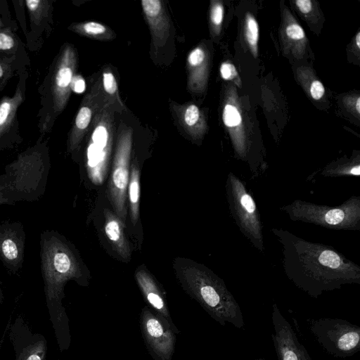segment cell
I'll return each instance as SVG.
<instances>
[{"label": "cell", "instance_id": "d6a6232c", "mask_svg": "<svg viewBox=\"0 0 360 360\" xmlns=\"http://www.w3.org/2000/svg\"><path fill=\"white\" fill-rule=\"evenodd\" d=\"M70 88L71 90L77 94L84 92L86 88V84L83 77L79 75L73 76L70 84Z\"/></svg>", "mask_w": 360, "mask_h": 360}, {"label": "cell", "instance_id": "ffe728a7", "mask_svg": "<svg viewBox=\"0 0 360 360\" xmlns=\"http://www.w3.org/2000/svg\"><path fill=\"white\" fill-rule=\"evenodd\" d=\"M245 36L252 54L256 57L257 56L259 27L254 16L250 13H248L245 18Z\"/></svg>", "mask_w": 360, "mask_h": 360}, {"label": "cell", "instance_id": "5bb4252c", "mask_svg": "<svg viewBox=\"0 0 360 360\" xmlns=\"http://www.w3.org/2000/svg\"><path fill=\"white\" fill-rule=\"evenodd\" d=\"M222 119L231 134L237 153L243 158L245 155V138L243 119L238 106L231 98L223 109Z\"/></svg>", "mask_w": 360, "mask_h": 360}, {"label": "cell", "instance_id": "ac0fdd59", "mask_svg": "<svg viewBox=\"0 0 360 360\" xmlns=\"http://www.w3.org/2000/svg\"><path fill=\"white\" fill-rule=\"evenodd\" d=\"M321 175L326 177H358L360 175V164L359 161H353L347 164L328 166L321 172Z\"/></svg>", "mask_w": 360, "mask_h": 360}, {"label": "cell", "instance_id": "277c9868", "mask_svg": "<svg viewBox=\"0 0 360 360\" xmlns=\"http://www.w3.org/2000/svg\"><path fill=\"white\" fill-rule=\"evenodd\" d=\"M51 168L46 143H37L20 153L0 174V193L13 205L34 202L44 194Z\"/></svg>", "mask_w": 360, "mask_h": 360}, {"label": "cell", "instance_id": "603a6c76", "mask_svg": "<svg viewBox=\"0 0 360 360\" xmlns=\"http://www.w3.org/2000/svg\"><path fill=\"white\" fill-rule=\"evenodd\" d=\"M17 45L15 35L8 30L0 28V51H11Z\"/></svg>", "mask_w": 360, "mask_h": 360}, {"label": "cell", "instance_id": "8d00e7d4", "mask_svg": "<svg viewBox=\"0 0 360 360\" xmlns=\"http://www.w3.org/2000/svg\"><path fill=\"white\" fill-rule=\"evenodd\" d=\"M354 108L358 114L360 112V98L358 96L354 103Z\"/></svg>", "mask_w": 360, "mask_h": 360}, {"label": "cell", "instance_id": "e0dca14e", "mask_svg": "<svg viewBox=\"0 0 360 360\" xmlns=\"http://www.w3.org/2000/svg\"><path fill=\"white\" fill-rule=\"evenodd\" d=\"M140 174L136 165L131 167L128 184V198L131 221L136 224L139 217Z\"/></svg>", "mask_w": 360, "mask_h": 360}, {"label": "cell", "instance_id": "4316f807", "mask_svg": "<svg viewBox=\"0 0 360 360\" xmlns=\"http://www.w3.org/2000/svg\"><path fill=\"white\" fill-rule=\"evenodd\" d=\"M224 8L219 2H216L212 6L210 19L216 29H219L223 21Z\"/></svg>", "mask_w": 360, "mask_h": 360}, {"label": "cell", "instance_id": "52a82bcc", "mask_svg": "<svg viewBox=\"0 0 360 360\" xmlns=\"http://www.w3.org/2000/svg\"><path fill=\"white\" fill-rule=\"evenodd\" d=\"M319 345L337 358L353 356L360 350V327L347 320L321 318L307 321Z\"/></svg>", "mask_w": 360, "mask_h": 360}, {"label": "cell", "instance_id": "9a60e30c", "mask_svg": "<svg viewBox=\"0 0 360 360\" xmlns=\"http://www.w3.org/2000/svg\"><path fill=\"white\" fill-rule=\"evenodd\" d=\"M104 230L113 249L124 259L131 257V249L124 232V223L110 210H104Z\"/></svg>", "mask_w": 360, "mask_h": 360}, {"label": "cell", "instance_id": "f1b7e54d", "mask_svg": "<svg viewBox=\"0 0 360 360\" xmlns=\"http://www.w3.org/2000/svg\"><path fill=\"white\" fill-rule=\"evenodd\" d=\"M205 51L200 47L194 49L188 55V62L190 66H194L205 62Z\"/></svg>", "mask_w": 360, "mask_h": 360}, {"label": "cell", "instance_id": "1f68e13d", "mask_svg": "<svg viewBox=\"0 0 360 360\" xmlns=\"http://www.w3.org/2000/svg\"><path fill=\"white\" fill-rule=\"evenodd\" d=\"M325 93L323 84L319 80H314L310 86V94L314 100L321 99Z\"/></svg>", "mask_w": 360, "mask_h": 360}, {"label": "cell", "instance_id": "d4e9b609", "mask_svg": "<svg viewBox=\"0 0 360 360\" xmlns=\"http://www.w3.org/2000/svg\"><path fill=\"white\" fill-rule=\"evenodd\" d=\"M92 143L101 148H107L108 134L103 126H98L92 134Z\"/></svg>", "mask_w": 360, "mask_h": 360}, {"label": "cell", "instance_id": "ba28073f", "mask_svg": "<svg viewBox=\"0 0 360 360\" xmlns=\"http://www.w3.org/2000/svg\"><path fill=\"white\" fill-rule=\"evenodd\" d=\"M140 325L145 345L154 360H172L176 333L169 324L148 306L140 314Z\"/></svg>", "mask_w": 360, "mask_h": 360}, {"label": "cell", "instance_id": "74e56055", "mask_svg": "<svg viewBox=\"0 0 360 360\" xmlns=\"http://www.w3.org/2000/svg\"><path fill=\"white\" fill-rule=\"evenodd\" d=\"M356 44L358 49L360 48V33L358 32L355 38Z\"/></svg>", "mask_w": 360, "mask_h": 360}, {"label": "cell", "instance_id": "8992f818", "mask_svg": "<svg viewBox=\"0 0 360 360\" xmlns=\"http://www.w3.org/2000/svg\"><path fill=\"white\" fill-rule=\"evenodd\" d=\"M231 217L240 232L259 251L264 250V238L259 210L245 184L230 172L225 184Z\"/></svg>", "mask_w": 360, "mask_h": 360}, {"label": "cell", "instance_id": "30bf717a", "mask_svg": "<svg viewBox=\"0 0 360 360\" xmlns=\"http://www.w3.org/2000/svg\"><path fill=\"white\" fill-rule=\"evenodd\" d=\"M271 321L274 328L271 337L278 360H311L276 304L272 305Z\"/></svg>", "mask_w": 360, "mask_h": 360}, {"label": "cell", "instance_id": "5b68a950", "mask_svg": "<svg viewBox=\"0 0 360 360\" xmlns=\"http://www.w3.org/2000/svg\"><path fill=\"white\" fill-rule=\"evenodd\" d=\"M280 210L294 221H302L332 230L360 229V196L352 195L336 206L317 205L301 200Z\"/></svg>", "mask_w": 360, "mask_h": 360}, {"label": "cell", "instance_id": "7a4b0ae2", "mask_svg": "<svg viewBox=\"0 0 360 360\" xmlns=\"http://www.w3.org/2000/svg\"><path fill=\"white\" fill-rule=\"evenodd\" d=\"M41 270L44 292L50 310L61 312L64 287L68 281L80 283L84 269L73 245L54 230L40 235Z\"/></svg>", "mask_w": 360, "mask_h": 360}, {"label": "cell", "instance_id": "cb8c5ba5", "mask_svg": "<svg viewBox=\"0 0 360 360\" xmlns=\"http://www.w3.org/2000/svg\"><path fill=\"white\" fill-rule=\"evenodd\" d=\"M220 73L224 80L233 81L238 86H240V79L235 66L228 62L223 63L220 66Z\"/></svg>", "mask_w": 360, "mask_h": 360}, {"label": "cell", "instance_id": "83f0119b", "mask_svg": "<svg viewBox=\"0 0 360 360\" xmlns=\"http://www.w3.org/2000/svg\"><path fill=\"white\" fill-rule=\"evenodd\" d=\"M200 118V110L195 105H190L186 110L184 121L188 126H193Z\"/></svg>", "mask_w": 360, "mask_h": 360}, {"label": "cell", "instance_id": "6da1fadb", "mask_svg": "<svg viewBox=\"0 0 360 360\" xmlns=\"http://www.w3.org/2000/svg\"><path fill=\"white\" fill-rule=\"evenodd\" d=\"M282 245L287 278L313 298L348 284H360V267L333 247L313 243L283 229H271Z\"/></svg>", "mask_w": 360, "mask_h": 360}, {"label": "cell", "instance_id": "9c48e42d", "mask_svg": "<svg viewBox=\"0 0 360 360\" xmlns=\"http://www.w3.org/2000/svg\"><path fill=\"white\" fill-rule=\"evenodd\" d=\"M131 141L129 135L122 137L116 150L108 185L109 196L115 214L124 223L127 218V191L129 180Z\"/></svg>", "mask_w": 360, "mask_h": 360}, {"label": "cell", "instance_id": "4fadbf2b", "mask_svg": "<svg viewBox=\"0 0 360 360\" xmlns=\"http://www.w3.org/2000/svg\"><path fill=\"white\" fill-rule=\"evenodd\" d=\"M135 278L150 309L167 322L174 333H179L171 317L166 298L153 278L144 269L136 271Z\"/></svg>", "mask_w": 360, "mask_h": 360}, {"label": "cell", "instance_id": "7402d4cb", "mask_svg": "<svg viewBox=\"0 0 360 360\" xmlns=\"http://www.w3.org/2000/svg\"><path fill=\"white\" fill-rule=\"evenodd\" d=\"M285 32L287 37L292 42L304 43L306 39L303 29L295 21L288 22L285 28Z\"/></svg>", "mask_w": 360, "mask_h": 360}, {"label": "cell", "instance_id": "44dd1931", "mask_svg": "<svg viewBox=\"0 0 360 360\" xmlns=\"http://www.w3.org/2000/svg\"><path fill=\"white\" fill-rule=\"evenodd\" d=\"M46 353V343L41 340L25 347L16 360H44Z\"/></svg>", "mask_w": 360, "mask_h": 360}, {"label": "cell", "instance_id": "f35d334b", "mask_svg": "<svg viewBox=\"0 0 360 360\" xmlns=\"http://www.w3.org/2000/svg\"><path fill=\"white\" fill-rule=\"evenodd\" d=\"M3 22L1 21V20L0 19V28H1L3 27Z\"/></svg>", "mask_w": 360, "mask_h": 360}, {"label": "cell", "instance_id": "8fae6325", "mask_svg": "<svg viewBox=\"0 0 360 360\" xmlns=\"http://www.w3.org/2000/svg\"><path fill=\"white\" fill-rule=\"evenodd\" d=\"M25 245V232L21 222H0V259L13 274H17L22 267Z\"/></svg>", "mask_w": 360, "mask_h": 360}, {"label": "cell", "instance_id": "f546056e", "mask_svg": "<svg viewBox=\"0 0 360 360\" xmlns=\"http://www.w3.org/2000/svg\"><path fill=\"white\" fill-rule=\"evenodd\" d=\"M103 86L105 91L110 94L116 92L117 86L115 78L111 72H104L103 74Z\"/></svg>", "mask_w": 360, "mask_h": 360}, {"label": "cell", "instance_id": "ab89813d", "mask_svg": "<svg viewBox=\"0 0 360 360\" xmlns=\"http://www.w3.org/2000/svg\"><path fill=\"white\" fill-rule=\"evenodd\" d=\"M1 297H2V293H1V288H0V301L1 300Z\"/></svg>", "mask_w": 360, "mask_h": 360}, {"label": "cell", "instance_id": "e575fe53", "mask_svg": "<svg viewBox=\"0 0 360 360\" xmlns=\"http://www.w3.org/2000/svg\"><path fill=\"white\" fill-rule=\"evenodd\" d=\"M295 4L299 10L304 14L309 13L312 9V3L310 0H297Z\"/></svg>", "mask_w": 360, "mask_h": 360}, {"label": "cell", "instance_id": "836d02e7", "mask_svg": "<svg viewBox=\"0 0 360 360\" xmlns=\"http://www.w3.org/2000/svg\"><path fill=\"white\" fill-rule=\"evenodd\" d=\"M11 76V70L10 66L6 63L0 60V88L5 85Z\"/></svg>", "mask_w": 360, "mask_h": 360}, {"label": "cell", "instance_id": "d590c367", "mask_svg": "<svg viewBox=\"0 0 360 360\" xmlns=\"http://www.w3.org/2000/svg\"><path fill=\"white\" fill-rule=\"evenodd\" d=\"M0 205H13L0 193Z\"/></svg>", "mask_w": 360, "mask_h": 360}, {"label": "cell", "instance_id": "484cf974", "mask_svg": "<svg viewBox=\"0 0 360 360\" xmlns=\"http://www.w3.org/2000/svg\"><path fill=\"white\" fill-rule=\"evenodd\" d=\"M91 118V111L88 107H82L75 118V124L78 130L86 129Z\"/></svg>", "mask_w": 360, "mask_h": 360}, {"label": "cell", "instance_id": "7c38bea8", "mask_svg": "<svg viewBox=\"0 0 360 360\" xmlns=\"http://www.w3.org/2000/svg\"><path fill=\"white\" fill-rule=\"evenodd\" d=\"M75 54L68 46L62 51L52 76L51 93L54 112H60L65 107L70 93L74 76Z\"/></svg>", "mask_w": 360, "mask_h": 360}, {"label": "cell", "instance_id": "3957f363", "mask_svg": "<svg viewBox=\"0 0 360 360\" xmlns=\"http://www.w3.org/2000/svg\"><path fill=\"white\" fill-rule=\"evenodd\" d=\"M179 278L187 293L222 326L244 327L241 309L224 281L208 269L198 264L183 266Z\"/></svg>", "mask_w": 360, "mask_h": 360}, {"label": "cell", "instance_id": "4dcf8cb0", "mask_svg": "<svg viewBox=\"0 0 360 360\" xmlns=\"http://www.w3.org/2000/svg\"><path fill=\"white\" fill-rule=\"evenodd\" d=\"M83 31L89 34H100L105 32L106 28L104 25L96 22H88L82 25Z\"/></svg>", "mask_w": 360, "mask_h": 360}, {"label": "cell", "instance_id": "d6986e66", "mask_svg": "<svg viewBox=\"0 0 360 360\" xmlns=\"http://www.w3.org/2000/svg\"><path fill=\"white\" fill-rule=\"evenodd\" d=\"M31 22L39 25L48 15L50 1L46 0H27L25 1Z\"/></svg>", "mask_w": 360, "mask_h": 360}, {"label": "cell", "instance_id": "60d3db41", "mask_svg": "<svg viewBox=\"0 0 360 360\" xmlns=\"http://www.w3.org/2000/svg\"><path fill=\"white\" fill-rule=\"evenodd\" d=\"M256 360H265L264 359H262V358H259V359H257Z\"/></svg>", "mask_w": 360, "mask_h": 360}, {"label": "cell", "instance_id": "2e32d148", "mask_svg": "<svg viewBox=\"0 0 360 360\" xmlns=\"http://www.w3.org/2000/svg\"><path fill=\"white\" fill-rule=\"evenodd\" d=\"M23 100V92L20 87L18 86L12 97L5 96L0 101V138L11 129L17 110Z\"/></svg>", "mask_w": 360, "mask_h": 360}]
</instances>
